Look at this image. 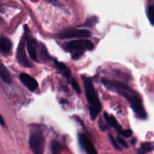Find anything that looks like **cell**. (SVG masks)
Masks as SVG:
<instances>
[{
    "label": "cell",
    "mask_w": 154,
    "mask_h": 154,
    "mask_svg": "<svg viewBox=\"0 0 154 154\" xmlns=\"http://www.w3.org/2000/svg\"><path fill=\"white\" fill-rule=\"evenodd\" d=\"M103 115H104V119L105 120L106 123H108V126H111V127H112V128H114V129H115V130L117 131V132H118L120 135H122V134H123L124 129L122 128V126H120V123L117 122V120H116L115 117H114V116L108 114L107 112H104Z\"/></svg>",
    "instance_id": "obj_10"
},
{
    "label": "cell",
    "mask_w": 154,
    "mask_h": 154,
    "mask_svg": "<svg viewBox=\"0 0 154 154\" xmlns=\"http://www.w3.org/2000/svg\"><path fill=\"white\" fill-rule=\"evenodd\" d=\"M153 149V145H152V144H150V143H148V142L144 143V144H141L139 153H148V152L151 151Z\"/></svg>",
    "instance_id": "obj_15"
},
{
    "label": "cell",
    "mask_w": 154,
    "mask_h": 154,
    "mask_svg": "<svg viewBox=\"0 0 154 154\" xmlns=\"http://www.w3.org/2000/svg\"><path fill=\"white\" fill-rule=\"evenodd\" d=\"M12 49V43L10 39L5 37L0 38V52L8 54Z\"/></svg>",
    "instance_id": "obj_12"
},
{
    "label": "cell",
    "mask_w": 154,
    "mask_h": 154,
    "mask_svg": "<svg viewBox=\"0 0 154 154\" xmlns=\"http://www.w3.org/2000/svg\"><path fill=\"white\" fill-rule=\"evenodd\" d=\"M0 78L5 84H11L12 83V78L10 72L7 68L2 63H0Z\"/></svg>",
    "instance_id": "obj_13"
},
{
    "label": "cell",
    "mask_w": 154,
    "mask_h": 154,
    "mask_svg": "<svg viewBox=\"0 0 154 154\" xmlns=\"http://www.w3.org/2000/svg\"><path fill=\"white\" fill-rule=\"evenodd\" d=\"M101 81L108 90L112 92H116L126 99L138 119L146 120L147 117V113L144 108L142 99L137 92L132 90L126 84L119 81H111L105 78H102Z\"/></svg>",
    "instance_id": "obj_1"
},
{
    "label": "cell",
    "mask_w": 154,
    "mask_h": 154,
    "mask_svg": "<svg viewBox=\"0 0 154 154\" xmlns=\"http://www.w3.org/2000/svg\"><path fill=\"white\" fill-rule=\"evenodd\" d=\"M69 82L70 83L71 85L72 86V88L74 89V90H75V91L78 93V94H81V87H80L79 84H78V82H77V81L72 78L69 80Z\"/></svg>",
    "instance_id": "obj_17"
},
{
    "label": "cell",
    "mask_w": 154,
    "mask_h": 154,
    "mask_svg": "<svg viewBox=\"0 0 154 154\" xmlns=\"http://www.w3.org/2000/svg\"><path fill=\"white\" fill-rule=\"evenodd\" d=\"M64 48L66 51L70 53L72 59L78 60L84 54L85 51H93L94 49V45L90 40L79 39V40H73L67 42L65 45Z\"/></svg>",
    "instance_id": "obj_3"
},
{
    "label": "cell",
    "mask_w": 154,
    "mask_h": 154,
    "mask_svg": "<svg viewBox=\"0 0 154 154\" xmlns=\"http://www.w3.org/2000/svg\"><path fill=\"white\" fill-rule=\"evenodd\" d=\"M54 65H55L56 68L59 70V72L68 80V81L72 78V73H71V71L64 63H61V62H59L57 60H54Z\"/></svg>",
    "instance_id": "obj_11"
},
{
    "label": "cell",
    "mask_w": 154,
    "mask_h": 154,
    "mask_svg": "<svg viewBox=\"0 0 154 154\" xmlns=\"http://www.w3.org/2000/svg\"><path fill=\"white\" fill-rule=\"evenodd\" d=\"M117 141H118V142L120 143L123 147H125V148H128V147H129V146H128V144L126 143V141H125L124 139H123V138H121V137L120 136L117 137Z\"/></svg>",
    "instance_id": "obj_20"
},
{
    "label": "cell",
    "mask_w": 154,
    "mask_h": 154,
    "mask_svg": "<svg viewBox=\"0 0 154 154\" xmlns=\"http://www.w3.org/2000/svg\"><path fill=\"white\" fill-rule=\"evenodd\" d=\"M63 150V147L60 142L57 141H52L51 143V151L54 154L60 153Z\"/></svg>",
    "instance_id": "obj_14"
},
{
    "label": "cell",
    "mask_w": 154,
    "mask_h": 154,
    "mask_svg": "<svg viewBox=\"0 0 154 154\" xmlns=\"http://www.w3.org/2000/svg\"><path fill=\"white\" fill-rule=\"evenodd\" d=\"M25 27V38L26 41L27 51H28V53L32 60L38 61L39 58L38 55L40 43H38L37 41L34 38L32 37L29 33H28V29H27L26 26Z\"/></svg>",
    "instance_id": "obj_5"
},
{
    "label": "cell",
    "mask_w": 154,
    "mask_h": 154,
    "mask_svg": "<svg viewBox=\"0 0 154 154\" xmlns=\"http://www.w3.org/2000/svg\"><path fill=\"white\" fill-rule=\"evenodd\" d=\"M0 12H1V8H0Z\"/></svg>",
    "instance_id": "obj_25"
},
{
    "label": "cell",
    "mask_w": 154,
    "mask_h": 154,
    "mask_svg": "<svg viewBox=\"0 0 154 154\" xmlns=\"http://www.w3.org/2000/svg\"><path fill=\"white\" fill-rule=\"evenodd\" d=\"M98 20L97 17H93L89 18V19L86 21L85 23L83 25V26H87V27L92 26H93L95 23H96V20Z\"/></svg>",
    "instance_id": "obj_19"
},
{
    "label": "cell",
    "mask_w": 154,
    "mask_h": 154,
    "mask_svg": "<svg viewBox=\"0 0 154 154\" xmlns=\"http://www.w3.org/2000/svg\"><path fill=\"white\" fill-rule=\"evenodd\" d=\"M46 1H48V2H51V4H53V5H57V0H46Z\"/></svg>",
    "instance_id": "obj_24"
},
{
    "label": "cell",
    "mask_w": 154,
    "mask_h": 154,
    "mask_svg": "<svg viewBox=\"0 0 154 154\" xmlns=\"http://www.w3.org/2000/svg\"><path fill=\"white\" fill-rule=\"evenodd\" d=\"M78 141L81 147L84 150V151L87 152L89 154H96L97 153L96 148L93 143L91 142L90 139L84 134H79L78 136Z\"/></svg>",
    "instance_id": "obj_8"
},
{
    "label": "cell",
    "mask_w": 154,
    "mask_h": 154,
    "mask_svg": "<svg viewBox=\"0 0 154 154\" xmlns=\"http://www.w3.org/2000/svg\"><path fill=\"white\" fill-rule=\"evenodd\" d=\"M83 80L84 82V90H85L86 98L88 103V109L90 118L92 120H94L102 111V104L92 81L85 77H83Z\"/></svg>",
    "instance_id": "obj_2"
},
{
    "label": "cell",
    "mask_w": 154,
    "mask_h": 154,
    "mask_svg": "<svg viewBox=\"0 0 154 154\" xmlns=\"http://www.w3.org/2000/svg\"><path fill=\"white\" fill-rule=\"evenodd\" d=\"M132 131L131 129H126V130L123 131V134H122V136L124 137V138H129L130 136H132Z\"/></svg>",
    "instance_id": "obj_21"
},
{
    "label": "cell",
    "mask_w": 154,
    "mask_h": 154,
    "mask_svg": "<svg viewBox=\"0 0 154 154\" xmlns=\"http://www.w3.org/2000/svg\"><path fill=\"white\" fill-rule=\"evenodd\" d=\"M147 17L150 23L154 26V5H151L147 8Z\"/></svg>",
    "instance_id": "obj_16"
},
{
    "label": "cell",
    "mask_w": 154,
    "mask_h": 154,
    "mask_svg": "<svg viewBox=\"0 0 154 154\" xmlns=\"http://www.w3.org/2000/svg\"><path fill=\"white\" fill-rule=\"evenodd\" d=\"M29 144L32 151L35 154L44 153L45 145V139L43 134L41 132H35L31 135L29 139Z\"/></svg>",
    "instance_id": "obj_4"
},
{
    "label": "cell",
    "mask_w": 154,
    "mask_h": 154,
    "mask_svg": "<svg viewBox=\"0 0 154 154\" xmlns=\"http://www.w3.org/2000/svg\"><path fill=\"white\" fill-rule=\"evenodd\" d=\"M24 40L25 39H22L19 44L17 51V60L18 63L23 67L32 68L33 67V65L27 58L25 51V42H24Z\"/></svg>",
    "instance_id": "obj_7"
},
{
    "label": "cell",
    "mask_w": 154,
    "mask_h": 154,
    "mask_svg": "<svg viewBox=\"0 0 154 154\" xmlns=\"http://www.w3.org/2000/svg\"><path fill=\"white\" fill-rule=\"evenodd\" d=\"M108 136H109V139H110V141H111V144H112L113 147H114V148L116 149V150H120V151H121V150H122L121 147H120V146L119 145V144L117 142V141H116V140L114 139V136H112V135H111V134H109V135H108Z\"/></svg>",
    "instance_id": "obj_18"
},
{
    "label": "cell",
    "mask_w": 154,
    "mask_h": 154,
    "mask_svg": "<svg viewBox=\"0 0 154 154\" xmlns=\"http://www.w3.org/2000/svg\"><path fill=\"white\" fill-rule=\"evenodd\" d=\"M58 38L60 39H72V38H86L91 36V32L88 29H70L59 33Z\"/></svg>",
    "instance_id": "obj_6"
},
{
    "label": "cell",
    "mask_w": 154,
    "mask_h": 154,
    "mask_svg": "<svg viewBox=\"0 0 154 154\" xmlns=\"http://www.w3.org/2000/svg\"><path fill=\"white\" fill-rule=\"evenodd\" d=\"M0 125H1V126H5V120H4V119H3V117H2V116L1 115V114H0Z\"/></svg>",
    "instance_id": "obj_23"
},
{
    "label": "cell",
    "mask_w": 154,
    "mask_h": 154,
    "mask_svg": "<svg viewBox=\"0 0 154 154\" xmlns=\"http://www.w3.org/2000/svg\"><path fill=\"white\" fill-rule=\"evenodd\" d=\"M20 80L27 87L29 91L34 92L38 87L37 81L26 73H21L20 75Z\"/></svg>",
    "instance_id": "obj_9"
},
{
    "label": "cell",
    "mask_w": 154,
    "mask_h": 154,
    "mask_svg": "<svg viewBox=\"0 0 154 154\" xmlns=\"http://www.w3.org/2000/svg\"><path fill=\"white\" fill-rule=\"evenodd\" d=\"M99 128H100V129H102V131L107 130V129H108L107 126H105V125H104L103 123H102V122H101V120H99Z\"/></svg>",
    "instance_id": "obj_22"
}]
</instances>
